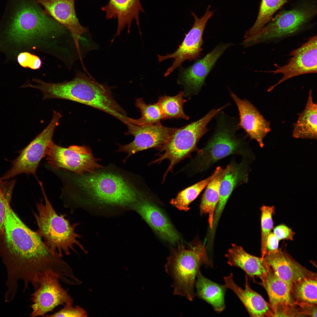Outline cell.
I'll list each match as a JSON object with an SVG mask.
<instances>
[{
  "label": "cell",
  "instance_id": "obj_1",
  "mask_svg": "<svg viewBox=\"0 0 317 317\" xmlns=\"http://www.w3.org/2000/svg\"><path fill=\"white\" fill-rule=\"evenodd\" d=\"M0 256L6 268L8 293H17L18 282H23L24 291L30 284L38 286L39 274L48 272L60 277L67 272L68 264L53 253L36 232L28 227L6 205V217L0 235Z\"/></svg>",
  "mask_w": 317,
  "mask_h": 317
},
{
  "label": "cell",
  "instance_id": "obj_2",
  "mask_svg": "<svg viewBox=\"0 0 317 317\" xmlns=\"http://www.w3.org/2000/svg\"><path fill=\"white\" fill-rule=\"evenodd\" d=\"M35 5L21 4L7 32L10 41L56 57L63 51L70 34Z\"/></svg>",
  "mask_w": 317,
  "mask_h": 317
},
{
  "label": "cell",
  "instance_id": "obj_3",
  "mask_svg": "<svg viewBox=\"0 0 317 317\" xmlns=\"http://www.w3.org/2000/svg\"><path fill=\"white\" fill-rule=\"evenodd\" d=\"M216 125L204 147L200 149L191 162L195 173L205 171L215 163L228 156H241L250 159L253 157L246 136L237 134L239 119L230 117L223 110L214 117Z\"/></svg>",
  "mask_w": 317,
  "mask_h": 317
},
{
  "label": "cell",
  "instance_id": "obj_4",
  "mask_svg": "<svg viewBox=\"0 0 317 317\" xmlns=\"http://www.w3.org/2000/svg\"><path fill=\"white\" fill-rule=\"evenodd\" d=\"M39 183L45 203L41 201L36 204L38 212L33 213L38 227L36 232L50 251L61 257L63 254H70L71 251L76 252V246L87 254V252L77 240L81 236L75 232V228L79 223L71 224L65 218V215H58L47 197L42 184Z\"/></svg>",
  "mask_w": 317,
  "mask_h": 317
},
{
  "label": "cell",
  "instance_id": "obj_5",
  "mask_svg": "<svg viewBox=\"0 0 317 317\" xmlns=\"http://www.w3.org/2000/svg\"><path fill=\"white\" fill-rule=\"evenodd\" d=\"M203 264L213 266L207 255L205 246L200 242H191L186 248L179 244L172 249L165 268L173 280L172 287L174 294L193 300L195 278Z\"/></svg>",
  "mask_w": 317,
  "mask_h": 317
},
{
  "label": "cell",
  "instance_id": "obj_6",
  "mask_svg": "<svg viewBox=\"0 0 317 317\" xmlns=\"http://www.w3.org/2000/svg\"><path fill=\"white\" fill-rule=\"evenodd\" d=\"M317 0H300L289 10H282L256 35L243 41L247 47L289 36L303 29L316 16Z\"/></svg>",
  "mask_w": 317,
  "mask_h": 317
},
{
  "label": "cell",
  "instance_id": "obj_7",
  "mask_svg": "<svg viewBox=\"0 0 317 317\" xmlns=\"http://www.w3.org/2000/svg\"><path fill=\"white\" fill-rule=\"evenodd\" d=\"M81 175L79 186L96 203L105 205L124 206L137 199V193L123 178L110 172H94Z\"/></svg>",
  "mask_w": 317,
  "mask_h": 317
},
{
  "label": "cell",
  "instance_id": "obj_8",
  "mask_svg": "<svg viewBox=\"0 0 317 317\" xmlns=\"http://www.w3.org/2000/svg\"><path fill=\"white\" fill-rule=\"evenodd\" d=\"M228 106L226 104L218 108H213L200 119L181 128H178L172 134L166 143L160 149L163 152L151 164L161 163L166 159L170 165L163 176L164 181L168 173L172 171L175 165L190 156L193 151H198L197 144L200 138L209 129L207 125L220 111Z\"/></svg>",
  "mask_w": 317,
  "mask_h": 317
},
{
  "label": "cell",
  "instance_id": "obj_9",
  "mask_svg": "<svg viewBox=\"0 0 317 317\" xmlns=\"http://www.w3.org/2000/svg\"><path fill=\"white\" fill-rule=\"evenodd\" d=\"M65 99L86 104L107 113L122 122L127 117L126 112L113 98L110 88L79 72L66 84Z\"/></svg>",
  "mask_w": 317,
  "mask_h": 317
},
{
  "label": "cell",
  "instance_id": "obj_10",
  "mask_svg": "<svg viewBox=\"0 0 317 317\" xmlns=\"http://www.w3.org/2000/svg\"><path fill=\"white\" fill-rule=\"evenodd\" d=\"M61 117L60 113L53 111L52 119L48 126L21 151L18 156L11 161V168L0 178L1 180L8 179L23 173L36 175L40 161L45 156L47 148L53 141V133Z\"/></svg>",
  "mask_w": 317,
  "mask_h": 317
},
{
  "label": "cell",
  "instance_id": "obj_11",
  "mask_svg": "<svg viewBox=\"0 0 317 317\" xmlns=\"http://www.w3.org/2000/svg\"><path fill=\"white\" fill-rule=\"evenodd\" d=\"M45 156L48 163L55 168H63L80 175L85 172H95V169L103 167L97 163L92 150L85 146H71L63 147L52 141L48 146Z\"/></svg>",
  "mask_w": 317,
  "mask_h": 317
},
{
  "label": "cell",
  "instance_id": "obj_12",
  "mask_svg": "<svg viewBox=\"0 0 317 317\" xmlns=\"http://www.w3.org/2000/svg\"><path fill=\"white\" fill-rule=\"evenodd\" d=\"M59 277L48 272L39 274V286L31 295L33 303L30 316H43L60 305H72L73 299L61 286Z\"/></svg>",
  "mask_w": 317,
  "mask_h": 317
},
{
  "label": "cell",
  "instance_id": "obj_13",
  "mask_svg": "<svg viewBox=\"0 0 317 317\" xmlns=\"http://www.w3.org/2000/svg\"><path fill=\"white\" fill-rule=\"evenodd\" d=\"M210 5L208 6L205 14L200 18L194 13L191 12L194 19L193 24L175 52L164 56L158 55L159 62L169 58L174 59L172 65L165 72V77L180 66L185 60H188L191 61L200 57L202 50L203 31L208 21L213 15V12L210 10Z\"/></svg>",
  "mask_w": 317,
  "mask_h": 317
},
{
  "label": "cell",
  "instance_id": "obj_14",
  "mask_svg": "<svg viewBox=\"0 0 317 317\" xmlns=\"http://www.w3.org/2000/svg\"><path fill=\"white\" fill-rule=\"evenodd\" d=\"M124 124L128 130L126 135H131L135 138L130 144L119 145L117 151L128 153L127 157L142 150L151 148L159 149L167 142L172 134L178 128L165 127L160 122L152 124L138 125L128 121Z\"/></svg>",
  "mask_w": 317,
  "mask_h": 317
},
{
  "label": "cell",
  "instance_id": "obj_15",
  "mask_svg": "<svg viewBox=\"0 0 317 317\" xmlns=\"http://www.w3.org/2000/svg\"><path fill=\"white\" fill-rule=\"evenodd\" d=\"M317 35L309 38L299 48L292 50L290 54L291 57L287 63L281 66L275 65V70L265 72L274 74H281V78L275 84L270 87L268 92L272 90L283 82L292 77L317 71Z\"/></svg>",
  "mask_w": 317,
  "mask_h": 317
},
{
  "label": "cell",
  "instance_id": "obj_16",
  "mask_svg": "<svg viewBox=\"0 0 317 317\" xmlns=\"http://www.w3.org/2000/svg\"><path fill=\"white\" fill-rule=\"evenodd\" d=\"M229 90L238 110L239 128L244 130L247 137L250 140H255L262 147L264 138L271 131L270 122L264 118L249 101L245 99H241L230 89Z\"/></svg>",
  "mask_w": 317,
  "mask_h": 317
},
{
  "label": "cell",
  "instance_id": "obj_17",
  "mask_svg": "<svg viewBox=\"0 0 317 317\" xmlns=\"http://www.w3.org/2000/svg\"><path fill=\"white\" fill-rule=\"evenodd\" d=\"M232 45V43H221L217 45L203 58L182 70L178 82L183 84L186 90L191 94H197L217 60L225 51Z\"/></svg>",
  "mask_w": 317,
  "mask_h": 317
},
{
  "label": "cell",
  "instance_id": "obj_18",
  "mask_svg": "<svg viewBox=\"0 0 317 317\" xmlns=\"http://www.w3.org/2000/svg\"><path fill=\"white\" fill-rule=\"evenodd\" d=\"M249 159L242 158L239 163L232 160L226 166V172L220 184L219 199L214 215L213 231L230 196L235 189L248 181Z\"/></svg>",
  "mask_w": 317,
  "mask_h": 317
},
{
  "label": "cell",
  "instance_id": "obj_19",
  "mask_svg": "<svg viewBox=\"0 0 317 317\" xmlns=\"http://www.w3.org/2000/svg\"><path fill=\"white\" fill-rule=\"evenodd\" d=\"M44 8L45 12L65 27L72 35L77 49L80 50L79 40L88 31L82 26L76 14L75 0H35Z\"/></svg>",
  "mask_w": 317,
  "mask_h": 317
},
{
  "label": "cell",
  "instance_id": "obj_20",
  "mask_svg": "<svg viewBox=\"0 0 317 317\" xmlns=\"http://www.w3.org/2000/svg\"><path fill=\"white\" fill-rule=\"evenodd\" d=\"M263 259L274 273L291 288L296 282L306 278L317 276L301 265L286 252L279 249L267 254Z\"/></svg>",
  "mask_w": 317,
  "mask_h": 317
},
{
  "label": "cell",
  "instance_id": "obj_21",
  "mask_svg": "<svg viewBox=\"0 0 317 317\" xmlns=\"http://www.w3.org/2000/svg\"><path fill=\"white\" fill-rule=\"evenodd\" d=\"M136 211L160 237L171 244L178 242L177 232L163 212L151 203L144 200L135 205Z\"/></svg>",
  "mask_w": 317,
  "mask_h": 317
},
{
  "label": "cell",
  "instance_id": "obj_22",
  "mask_svg": "<svg viewBox=\"0 0 317 317\" xmlns=\"http://www.w3.org/2000/svg\"><path fill=\"white\" fill-rule=\"evenodd\" d=\"M224 279L225 286L235 293L246 308L250 316H274L269 304L261 296L251 288L247 274L245 277L244 289L235 283L232 273L227 276L224 277Z\"/></svg>",
  "mask_w": 317,
  "mask_h": 317
},
{
  "label": "cell",
  "instance_id": "obj_23",
  "mask_svg": "<svg viewBox=\"0 0 317 317\" xmlns=\"http://www.w3.org/2000/svg\"><path fill=\"white\" fill-rule=\"evenodd\" d=\"M107 19H117V28L115 36H119L127 26L129 33L132 22L134 20L139 26V14L144 12L140 0H109L102 7Z\"/></svg>",
  "mask_w": 317,
  "mask_h": 317
},
{
  "label": "cell",
  "instance_id": "obj_24",
  "mask_svg": "<svg viewBox=\"0 0 317 317\" xmlns=\"http://www.w3.org/2000/svg\"><path fill=\"white\" fill-rule=\"evenodd\" d=\"M225 257L230 265L241 268L251 278L258 277L264 285L270 268L261 257L249 254L235 244L232 245Z\"/></svg>",
  "mask_w": 317,
  "mask_h": 317
},
{
  "label": "cell",
  "instance_id": "obj_25",
  "mask_svg": "<svg viewBox=\"0 0 317 317\" xmlns=\"http://www.w3.org/2000/svg\"><path fill=\"white\" fill-rule=\"evenodd\" d=\"M266 280L263 286L267 292L269 303L275 316L279 312L293 307L291 288L269 267Z\"/></svg>",
  "mask_w": 317,
  "mask_h": 317
},
{
  "label": "cell",
  "instance_id": "obj_26",
  "mask_svg": "<svg viewBox=\"0 0 317 317\" xmlns=\"http://www.w3.org/2000/svg\"><path fill=\"white\" fill-rule=\"evenodd\" d=\"M317 106L313 99L312 90L309 92L303 111L299 114L294 124L292 136L296 138L315 139L317 136Z\"/></svg>",
  "mask_w": 317,
  "mask_h": 317
},
{
  "label": "cell",
  "instance_id": "obj_27",
  "mask_svg": "<svg viewBox=\"0 0 317 317\" xmlns=\"http://www.w3.org/2000/svg\"><path fill=\"white\" fill-rule=\"evenodd\" d=\"M196 277L195 285L198 296L211 305L216 311H223L225 307L224 297L227 288L206 278L200 271Z\"/></svg>",
  "mask_w": 317,
  "mask_h": 317
},
{
  "label": "cell",
  "instance_id": "obj_28",
  "mask_svg": "<svg viewBox=\"0 0 317 317\" xmlns=\"http://www.w3.org/2000/svg\"><path fill=\"white\" fill-rule=\"evenodd\" d=\"M226 168L221 167L217 174L205 187L202 197L200 205L201 214L208 213L209 227L213 229L214 213L219 199L220 183L226 172Z\"/></svg>",
  "mask_w": 317,
  "mask_h": 317
},
{
  "label": "cell",
  "instance_id": "obj_29",
  "mask_svg": "<svg viewBox=\"0 0 317 317\" xmlns=\"http://www.w3.org/2000/svg\"><path fill=\"white\" fill-rule=\"evenodd\" d=\"M289 0H261L257 19L253 26L245 33L244 41L258 34L270 20L274 14Z\"/></svg>",
  "mask_w": 317,
  "mask_h": 317
},
{
  "label": "cell",
  "instance_id": "obj_30",
  "mask_svg": "<svg viewBox=\"0 0 317 317\" xmlns=\"http://www.w3.org/2000/svg\"><path fill=\"white\" fill-rule=\"evenodd\" d=\"M220 166H217L213 173L207 178L180 192L170 203L180 210H188L190 203L194 200L218 173Z\"/></svg>",
  "mask_w": 317,
  "mask_h": 317
},
{
  "label": "cell",
  "instance_id": "obj_31",
  "mask_svg": "<svg viewBox=\"0 0 317 317\" xmlns=\"http://www.w3.org/2000/svg\"><path fill=\"white\" fill-rule=\"evenodd\" d=\"M317 276L305 278L292 285L291 294L294 302L317 305Z\"/></svg>",
  "mask_w": 317,
  "mask_h": 317
},
{
  "label": "cell",
  "instance_id": "obj_32",
  "mask_svg": "<svg viewBox=\"0 0 317 317\" xmlns=\"http://www.w3.org/2000/svg\"><path fill=\"white\" fill-rule=\"evenodd\" d=\"M184 94L183 92L180 91L174 96L165 95L159 97L157 103L162 110L165 119L174 118L189 119V117L183 110V105L187 101L183 98Z\"/></svg>",
  "mask_w": 317,
  "mask_h": 317
},
{
  "label": "cell",
  "instance_id": "obj_33",
  "mask_svg": "<svg viewBox=\"0 0 317 317\" xmlns=\"http://www.w3.org/2000/svg\"><path fill=\"white\" fill-rule=\"evenodd\" d=\"M135 105L139 109L141 116L137 119L128 117L127 121L134 124L138 125L152 124L164 119L162 110L158 103L147 104L142 98H140L136 99Z\"/></svg>",
  "mask_w": 317,
  "mask_h": 317
},
{
  "label": "cell",
  "instance_id": "obj_34",
  "mask_svg": "<svg viewBox=\"0 0 317 317\" xmlns=\"http://www.w3.org/2000/svg\"><path fill=\"white\" fill-rule=\"evenodd\" d=\"M261 211V255L263 259L267 253V240L272 229L273 222L272 216L274 211L273 206L263 205Z\"/></svg>",
  "mask_w": 317,
  "mask_h": 317
},
{
  "label": "cell",
  "instance_id": "obj_35",
  "mask_svg": "<svg viewBox=\"0 0 317 317\" xmlns=\"http://www.w3.org/2000/svg\"><path fill=\"white\" fill-rule=\"evenodd\" d=\"M16 180L3 181L0 178V235L3 233L6 214V205L10 204Z\"/></svg>",
  "mask_w": 317,
  "mask_h": 317
},
{
  "label": "cell",
  "instance_id": "obj_36",
  "mask_svg": "<svg viewBox=\"0 0 317 317\" xmlns=\"http://www.w3.org/2000/svg\"><path fill=\"white\" fill-rule=\"evenodd\" d=\"M46 317H83L87 316V312L79 306L74 307L72 305H66L58 311Z\"/></svg>",
  "mask_w": 317,
  "mask_h": 317
},
{
  "label": "cell",
  "instance_id": "obj_37",
  "mask_svg": "<svg viewBox=\"0 0 317 317\" xmlns=\"http://www.w3.org/2000/svg\"><path fill=\"white\" fill-rule=\"evenodd\" d=\"M17 60L21 66L34 70L39 68L42 64L39 57L27 52L21 53L18 56Z\"/></svg>",
  "mask_w": 317,
  "mask_h": 317
},
{
  "label": "cell",
  "instance_id": "obj_38",
  "mask_svg": "<svg viewBox=\"0 0 317 317\" xmlns=\"http://www.w3.org/2000/svg\"><path fill=\"white\" fill-rule=\"evenodd\" d=\"M293 305L298 308L297 310L301 314L313 317L317 316V305L305 302H294Z\"/></svg>",
  "mask_w": 317,
  "mask_h": 317
},
{
  "label": "cell",
  "instance_id": "obj_39",
  "mask_svg": "<svg viewBox=\"0 0 317 317\" xmlns=\"http://www.w3.org/2000/svg\"><path fill=\"white\" fill-rule=\"evenodd\" d=\"M273 233L279 241L282 240H293L295 234L290 228L282 224L276 227L274 229Z\"/></svg>",
  "mask_w": 317,
  "mask_h": 317
},
{
  "label": "cell",
  "instance_id": "obj_40",
  "mask_svg": "<svg viewBox=\"0 0 317 317\" xmlns=\"http://www.w3.org/2000/svg\"><path fill=\"white\" fill-rule=\"evenodd\" d=\"M279 240L274 233L271 232L268 236L267 240V254L277 251L279 250Z\"/></svg>",
  "mask_w": 317,
  "mask_h": 317
}]
</instances>
